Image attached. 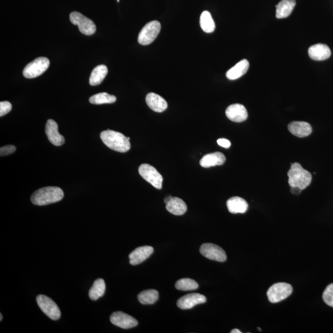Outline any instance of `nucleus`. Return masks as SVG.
I'll use <instances>...</instances> for the list:
<instances>
[{
    "label": "nucleus",
    "instance_id": "6e6552de",
    "mask_svg": "<svg viewBox=\"0 0 333 333\" xmlns=\"http://www.w3.org/2000/svg\"><path fill=\"white\" fill-rule=\"evenodd\" d=\"M70 21L73 25L78 26L80 32L86 36H92L97 31L93 21L79 12L71 13Z\"/></svg>",
    "mask_w": 333,
    "mask_h": 333
},
{
    "label": "nucleus",
    "instance_id": "cd10ccee",
    "mask_svg": "<svg viewBox=\"0 0 333 333\" xmlns=\"http://www.w3.org/2000/svg\"><path fill=\"white\" fill-rule=\"evenodd\" d=\"M117 98L115 96L108 94L107 93H100L90 98V103L93 105H103L115 103Z\"/></svg>",
    "mask_w": 333,
    "mask_h": 333
},
{
    "label": "nucleus",
    "instance_id": "a211bd4d",
    "mask_svg": "<svg viewBox=\"0 0 333 333\" xmlns=\"http://www.w3.org/2000/svg\"><path fill=\"white\" fill-rule=\"evenodd\" d=\"M288 130L292 135L299 138L307 137L312 132L311 125L305 122H292L288 125Z\"/></svg>",
    "mask_w": 333,
    "mask_h": 333
},
{
    "label": "nucleus",
    "instance_id": "a878e982",
    "mask_svg": "<svg viewBox=\"0 0 333 333\" xmlns=\"http://www.w3.org/2000/svg\"><path fill=\"white\" fill-rule=\"evenodd\" d=\"M200 26L202 31L206 33H212L215 31V25L211 15L207 11L202 13L200 17Z\"/></svg>",
    "mask_w": 333,
    "mask_h": 333
},
{
    "label": "nucleus",
    "instance_id": "0eeeda50",
    "mask_svg": "<svg viewBox=\"0 0 333 333\" xmlns=\"http://www.w3.org/2000/svg\"><path fill=\"white\" fill-rule=\"evenodd\" d=\"M37 302L45 315L53 320H58L61 317V311L57 303L51 298L45 295H39Z\"/></svg>",
    "mask_w": 333,
    "mask_h": 333
},
{
    "label": "nucleus",
    "instance_id": "c9c22d12",
    "mask_svg": "<svg viewBox=\"0 0 333 333\" xmlns=\"http://www.w3.org/2000/svg\"><path fill=\"white\" fill-rule=\"evenodd\" d=\"M231 333H241V331L240 330H239L238 329H234L233 330H231Z\"/></svg>",
    "mask_w": 333,
    "mask_h": 333
},
{
    "label": "nucleus",
    "instance_id": "1a4fd4ad",
    "mask_svg": "<svg viewBox=\"0 0 333 333\" xmlns=\"http://www.w3.org/2000/svg\"><path fill=\"white\" fill-rule=\"evenodd\" d=\"M139 174L146 182L150 183L154 188L161 190L163 178L155 168L147 164L141 165L138 169Z\"/></svg>",
    "mask_w": 333,
    "mask_h": 333
},
{
    "label": "nucleus",
    "instance_id": "6ab92c4d",
    "mask_svg": "<svg viewBox=\"0 0 333 333\" xmlns=\"http://www.w3.org/2000/svg\"><path fill=\"white\" fill-rule=\"evenodd\" d=\"M225 161L226 158L224 154L220 152H215V153L204 156L200 161V165L204 168L222 166L225 163Z\"/></svg>",
    "mask_w": 333,
    "mask_h": 333
},
{
    "label": "nucleus",
    "instance_id": "ddd939ff",
    "mask_svg": "<svg viewBox=\"0 0 333 333\" xmlns=\"http://www.w3.org/2000/svg\"><path fill=\"white\" fill-rule=\"evenodd\" d=\"M45 132L50 143L53 145L60 146L65 143V138L59 133L58 124L54 120L49 119L47 121Z\"/></svg>",
    "mask_w": 333,
    "mask_h": 333
},
{
    "label": "nucleus",
    "instance_id": "b1692460",
    "mask_svg": "<svg viewBox=\"0 0 333 333\" xmlns=\"http://www.w3.org/2000/svg\"><path fill=\"white\" fill-rule=\"evenodd\" d=\"M108 73L107 67L105 65H99L93 69L90 77V84L92 86L99 85L105 79Z\"/></svg>",
    "mask_w": 333,
    "mask_h": 333
},
{
    "label": "nucleus",
    "instance_id": "e433bc0d",
    "mask_svg": "<svg viewBox=\"0 0 333 333\" xmlns=\"http://www.w3.org/2000/svg\"><path fill=\"white\" fill-rule=\"evenodd\" d=\"M0 318H1V319H0V321H2V319H3V315H2V313L0 314Z\"/></svg>",
    "mask_w": 333,
    "mask_h": 333
},
{
    "label": "nucleus",
    "instance_id": "c85d7f7f",
    "mask_svg": "<svg viewBox=\"0 0 333 333\" xmlns=\"http://www.w3.org/2000/svg\"><path fill=\"white\" fill-rule=\"evenodd\" d=\"M199 285L196 281L190 278L179 279L175 283L176 289L180 291H193L198 288Z\"/></svg>",
    "mask_w": 333,
    "mask_h": 333
},
{
    "label": "nucleus",
    "instance_id": "2f4dec72",
    "mask_svg": "<svg viewBox=\"0 0 333 333\" xmlns=\"http://www.w3.org/2000/svg\"><path fill=\"white\" fill-rule=\"evenodd\" d=\"M16 150H17V148L13 145L3 146V147L0 148V156H5L10 155V154L14 153Z\"/></svg>",
    "mask_w": 333,
    "mask_h": 333
},
{
    "label": "nucleus",
    "instance_id": "c756f323",
    "mask_svg": "<svg viewBox=\"0 0 333 333\" xmlns=\"http://www.w3.org/2000/svg\"><path fill=\"white\" fill-rule=\"evenodd\" d=\"M323 299L326 304L333 307V283L328 285L325 289L323 294Z\"/></svg>",
    "mask_w": 333,
    "mask_h": 333
},
{
    "label": "nucleus",
    "instance_id": "f704fd0d",
    "mask_svg": "<svg viewBox=\"0 0 333 333\" xmlns=\"http://www.w3.org/2000/svg\"><path fill=\"white\" fill-rule=\"evenodd\" d=\"M172 198H173L172 196H169L167 197V198H165L164 199L165 204H167L168 203V202H169L170 201V200H171L172 199Z\"/></svg>",
    "mask_w": 333,
    "mask_h": 333
},
{
    "label": "nucleus",
    "instance_id": "2eb2a0df",
    "mask_svg": "<svg viewBox=\"0 0 333 333\" xmlns=\"http://www.w3.org/2000/svg\"><path fill=\"white\" fill-rule=\"evenodd\" d=\"M153 252V247L151 246H145L137 247L129 255L130 264L132 265L140 264L150 257Z\"/></svg>",
    "mask_w": 333,
    "mask_h": 333
},
{
    "label": "nucleus",
    "instance_id": "dca6fc26",
    "mask_svg": "<svg viewBox=\"0 0 333 333\" xmlns=\"http://www.w3.org/2000/svg\"><path fill=\"white\" fill-rule=\"evenodd\" d=\"M308 55L311 60L324 61L331 55V50L326 45L318 44L312 45L308 49Z\"/></svg>",
    "mask_w": 333,
    "mask_h": 333
},
{
    "label": "nucleus",
    "instance_id": "72a5a7b5",
    "mask_svg": "<svg viewBox=\"0 0 333 333\" xmlns=\"http://www.w3.org/2000/svg\"><path fill=\"white\" fill-rule=\"evenodd\" d=\"M291 191L292 194H295V195H298L301 193L302 190L298 187H291Z\"/></svg>",
    "mask_w": 333,
    "mask_h": 333
},
{
    "label": "nucleus",
    "instance_id": "4468645a",
    "mask_svg": "<svg viewBox=\"0 0 333 333\" xmlns=\"http://www.w3.org/2000/svg\"><path fill=\"white\" fill-rule=\"evenodd\" d=\"M225 114L230 121L234 122H244L248 116L246 108L240 104H234L229 106L226 109Z\"/></svg>",
    "mask_w": 333,
    "mask_h": 333
},
{
    "label": "nucleus",
    "instance_id": "7ed1b4c3",
    "mask_svg": "<svg viewBox=\"0 0 333 333\" xmlns=\"http://www.w3.org/2000/svg\"><path fill=\"white\" fill-rule=\"evenodd\" d=\"M288 183L291 187H298L304 190L311 182V175L307 170L303 169L299 163L292 164L287 172Z\"/></svg>",
    "mask_w": 333,
    "mask_h": 333
},
{
    "label": "nucleus",
    "instance_id": "f257e3e1",
    "mask_svg": "<svg viewBox=\"0 0 333 333\" xmlns=\"http://www.w3.org/2000/svg\"><path fill=\"white\" fill-rule=\"evenodd\" d=\"M64 198L62 189L56 186H48L35 191L31 201L37 206H45L60 201Z\"/></svg>",
    "mask_w": 333,
    "mask_h": 333
},
{
    "label": "nucleus",
    "instance_id": "9b49d317",
    "mask_svg": "<svg viewBox=\"0 0 333 333\" xmlns=\"http://www.w3.org/2000/svg\"><path fill=\"white\" fill-rule=\"evenodd\" d=\"M110 321L113 324L123 329L132 328L137 326L138 324L137 319L122 311H116L112 314Z\"/></svg>",
    "mask_w": 333,
    "mask_h": 333
},
{
    "label": "nucleus",
    "instance_id": "7c9ffc66",
    "mask_svg": "<svg viewBox=\"0 0 333 333\" xmlns=\"http://www.w3.org/2000/svg\"><path fill=\"white\" fill-rule=\"evenodd\" d=\"M12 109V105L9 101H2L0 103V116L3 117L9 113Z\"/></svg>",
    "mask_w": 333,
    "mask_h": 333
},
{
    "label": "nucleus",
    "instance_id": "aec40b11",
    "mask_svg": "<svg viewBox=\"0 0 333 333\" xmlns=\"http://www.w3.org/2000/svg\"><path fill=\"white\" fill-rule=\"evenodd\" d=\"M226 206L229 212L231 214H244L248 209V204L240 197L234 196L229 199L226 202Z\"/></svg>",
    "mask_w": 333,
    "mask_h": 333
},
{
    "label": "nucleus",
    "instance_id": "5701e85b",
    "mask_svg": "<svg viewBox=\"0 0 333 333\" xmlns=\"http://www.w3.org/2000/svg\"><path fill=\"white\" fill-rule=\"evenodd\" d=\"M166 209L172 214L182 215L187 210V206L182 199L174 197L166 204Z\"/></svg>",
    "mask_w": 333,
    "mask_h": 333
},
{
    "label": "nucleus",
    "instance_id": "f03ea898",
    "mask_svg": "<svg viewBox=\"0 0 333 333\" xmlns=\"http://www.w3.org/2000/svg\"><path fill=\"white\" fill-rule=\"evenodd\" d=\"M100 137L106 146L119 153H125L131 148L130 140L121 133L105 130L101 133Z\"/></svg>",
    "mask_w": 333,
    "mask_h": 333
},
{
    "label": "nucleus",
    "instance_id": "412c9836",
    "mask_svg": "<svg viewBox=\"0 0 333 333\" xmlns=\"http://www.w3.org/2000/svg\"><path fill=\"white\" fill-rule=\"evenodd\" d=\"M249 68V61L247 60H242L228 71L226 74V77L231 81L240 78L246 74Z\"/></svg>",
    "mask_w": 333,
    "mask_h": 333
},
{
    "label": "nucleus",
    "instance_id": "f3484780",
    "mask_svg": "<svg viewBox=\"0 0 333 333\" xmlns=\"http://www.w3.org/2000/svg\"><path fill=\"white\" fill-rule=\"evenodd\" d=\"M146 102L149 108L156 113H162L168 107L167 101L161 96L154 93H150L146 96Z\"/></svg>",
    "mask_w": 333,
    "mask_h": 333
},
{
    "label": "nucleus",
    "instance_id": "473e14b6",
    "mask_svg": "<svg viewBox=\"0 0 333 333\" xmlns=\"http://www.w3.org/2000/svg\"><path fill=\"white\" fill-rule=\"evenodd\" d=\"M217 144L218 145L225 148H229L231 146V142L230 141L225 139V138H220V139H218L217 140Z\"/></svg>",
    "mask_w": 333,
    "mask_h": 333
},
{
    "label": "nucleus",
    "instance_id": "20e7f679",
    "mask_svg": "<svg viewBox=\"0 0 333 333\" xmlns=\"http://www.w3.org/2000/svg\"><path fill=\"white\" fill-rule=\"evenodd\" d=\"M50 64V60L47 58H37L26 66L23 71V75L28 79L36 78L49 69Z\"/></svg>",
    "mask_w": 333,
    "mask_h": 333
},
{
    "label": "nucleus",
    "instance_id": "f8f14e48",
    "mask_svg": "<svg viewBox=\"0 0 333 333\" xmlns=\"http://www.w3.org/2000/svg\"><path fill=\"white\" fill-rule=\"evenodd\" d=\"M206 297L199 293H191L180 298L177 301V306L182 310L190 309L198 304L206 302Z\"/></svg>",
    "mask_w": 333,
    "mask_h": 333
},
{
    "label": "nucleus",
    "instance_id": "4c0bfd02",
    "mask_svg": "<svg viewBox=\"0 0 333 333\" xmlns=\"http://www.w3.org/2000/svg\"><path fill=\"white\" fill-rule=\"evenodd\" d=\"M257 329H258V331H262V329L259 328V327H257Z\"/></svg>",
    "mask_w": 333,
    "mask_h": 333
},
{
    "label": "nucleus",
    "instance_id": "4be33fe9",
    "mask_svg": "<svg viewBox=\"0 0 333 333\" xmlns=\"http://www.w3.org/2000/svg\"><path fill=\"white\" fill-rule=\"evenodd\" d=\"M295 5V0H282L276 6V17L278 19H284L289 17Z\"/></svg>",
    "mask_w": 333,
    "mask_h": 333
},
{
    "label": "nucleus",
    "instance_id": "bb28decb",
    "mask_svg": "<svg viewBox=\"0 0 333 333\" xmlns=\"http://www.w3.org/2000/svg\"><path fill=\"white\" fill-rule=\"evenodd\" d=\"M159 299V293L154 289H148L140 292L138 299L143 305H151L155 303Z\"/></svg>",
    "mask_w": 333,
    "mask_h": 333
},
{
    "label": "nucleus",
    "instance_id": "9d476101",
    "mask_svg": "<svg viewBox=\"0 0 333 333\" xmlns=\"http://www.w3.org/2000/svg\"><path fill=\"white\" fill-rule=\"evenodd\" d=\"M200 252L210 260L223 262L226 260V254L222 247L212 243H204L200 247Z\"/></svg>",
    "mask_w": 333,
    "mask_h": 333
},
{
    "label": "nucleus",
    "instance_id": "393cba45",
    "mask_svg": "<svg viewBox=\"0 0 333 333\" xmlns=\"http://www.w3.org/2000/svg\"><path fill=\"white\" fill-rule=\"evenodd\" d=\"M106 291V284L102 278L97 279L93 283L89 291V297L92 300H97L102 297Z\"/></svg>",
    "mask_w": 333,
    "mask_h": 333
},
{
    "label": "nucleus",
    "instance_id": "39448f33",
    "mask_svg": "<svg viewBox=\"0 0 333 333\" xmlns=\"http://www.w3.org/2000/svg\"><path fill=\"white\" fill-rule=\"evenodd\" d=\"M292 292L291 284L286 283H277L268 289L267 297L271 303H278L287 299Z\"/></svg>",
    "mask_w": 333,
    "mask_h": 333
},
{
    "label": "nucleus",
    "instance_id": "423d86ee",
    "mask_svg": "<svg viewBox=\"0 0 333 333\" xmlns=\"http://www.w3.org/2000/svg\"><path fill=\"white\" fill-rule=\"evenodd\" d=\"M161 25L158 21H151L145 25L140 31L138 41L140 45H148L154 41L161 31Z\"/></svg>",
    "mask_w": 333,
    "mask_h": 333
}]
</instances>
